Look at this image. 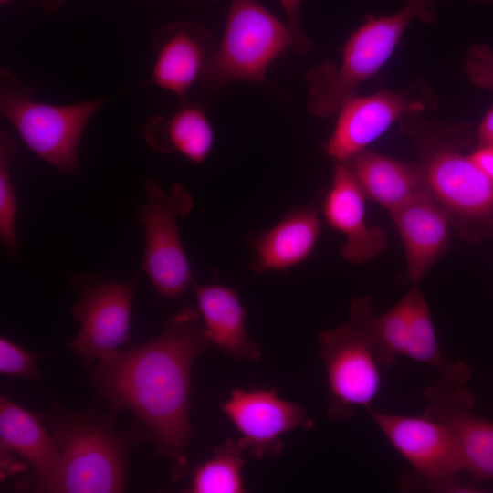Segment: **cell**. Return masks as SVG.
Listing matches in <instances>:
<instances>
[{
    "label": "cell",
    "instance_id": "cell-1",
    "mask_svg": "<svg viewBox=\"0 0 493 493\" xmlns=\"http://www.w3.org/2000/svg\"><path fill=\"white\" fill-rule=\"evenodd\" d=\"M210 344L197 307L188 305L171 315L156 337L97 362L90 373L110 412L130 410L144 425L156 452L172 462L174 480L184 474V449L194 437L189 420L193 362Z\"/></svg>",
    "mask_w": 493,
    "mask_h": 493
},
{
    "label": "cell",
    "instance_id": "cell-2",
    "mask_svg": "<svg viewBox=\"0 0 493 493\" xmlns=\"http://www.w3.org/2000/svg\"><path fill=\"white\" fill-rule=\"evenodd\" d=\"M114 414L90 406L80 412L55 404L45 421L60 451V492L110 493L126 489L132 447L150 437L147 430L120 429Z\"/></svg>",
    "mask_w": 493,
    "mask_h": 493
},
{
    "label": "cell",
    "instance_id": "cell-3",
    "mask_svg": "<svg viewBox=\"0 0 493 493\" xmlns=\"http://www.w3.org/2000/svg\"><path fill=\"white\" fill-rule=\"evenodd\" d=\"M434 18L432 0H404L393 14L368 16L346 41L339 62L320 63L306 75L309 113L320 118L337 114L357 88L383 68L413 22Z\"/></svg>",
    "mask_w": 493,
    "mask_h": 493
},
{
    "label": "cell",
    "instance_id": "cell-4",
    "mask_svg": "<svg viewBox=\"0 0 493 493\" xmlns=\"http://www.w3.org/2000/svg\"><path fill=\"white\" fill-rule=\"evenodd\" d=\"M107 98L58 105L37 101L8 69L0 70V112L23 142L48 164L75 173L82 133Z\"/></svg>",
    "mask_w": 493,
    "mask_h": 493
},
{
    "label": "cell",
    "instance_id": "cell-5",
    "mask_svg": "<svg viewBox=\"0 0 493 493\" xmlns=\"http://www.w3.org/2000/svg\"><path fill=\"white\" fill-rule=\"evenodd\" d=\"M298 44L286 22L257 0H231L222 38L201 78L210 90L236 81L262 84L267 70Z\"/></svg>",
    "mask_w": 493,
    "mask_h": 493
},
{
    "label": "cell",
    "instance_id": "cell-6",
    "mask_svg": "<svg viewBox=\"0 0 493 493\" xmlns=\"http://www.w3.org/2000/svg\"><path fill=\"white\" fill-rule=\"evenodd\" d=\"M368 412L387 440L410 464L400 476L402 490L477 492L461 480V459L447 427L423 414L419 416Z\"/></svg>",
    "mask_w": 493,
    "mask_h": 493
},
{
    "label": "cell",
    "instance_id": "cell-7",
    "mask_svg": "<svg viewBox=\"0 0 493 493\" xmlns=\"http://www.w3.org/2000/svg\"><path fill=\"white\" fill-rule=\"evenodd\" d=\"M144 193L138 212L145 236L142 266L157 294L175 300L194 284L178 225L193 210L194 198L181 184L165 192L153 180L145 183Z\"/></svg>",
    "mask_w": 493,
    "mask_h": 493
},
{
    "label": "cell",
    "instance_id": "cell-8",
    "mask_svg": "<svg viewBox=\"0 0 493 493\" xmlns=\"http://www.w3.org/2000/svg\"><path fill=\"white\" fill-rule=\"evenodd\" d=\"M327 380V415L351 418L357 407L371 408L381 387L380 364L362 330L349 320L319 337Z\"/></svg>",
    "mask_w": 493,
    "mask_h": 493
},
{
    "label": "cell",
    "instance_id": "cell-9",
    "mask_svg": "<svg viewBox=\"0 0 493 493\" xmlns=\"http://www.w3.org/2000/svg\"><path fill=\"white\" fill-rule=\"evenodd\" d=\"M221 410L240 435L244 452L258 459L280 455L284 434L315 425L304 406L280 398L276 388L233 389Z\"/></svg>",
    "mask_w": 493,
    "mask_h": 493
},
{
    "label": "cell",
    "instance_id": "cell-10",
    "mask_svg": "<svg viewBox=\"0 0 493 493\" xmlns=\"http://www.w3.org/2000/svg\"><path fill=\"white\" fill-rule=\"evenodd\" d=\"M137 278L129 282L103 281L82 290L71 315L79 330L70 348L80 359L100 361L130 341V324Z\"/></svg>",
    "mask_w": 493,
    "mask_h": 493
},
{
    "label": "cell",
    "instance_id": "cell-11",
    "mask_svg": "<svg viewBox=\"0 0 493 493\" xmlns=\"http://www.w3.org/2000/svg\"><path fill=\"white\" fill-rule=\"evenodd\" d=\"M426 107L425 99L411 90L354 95L338 110L334 129L325 143V152L335 163H348L364 152L394 122Z\"/></svg>",
    "mask_w": 493,
    "mask_h": 493
},
{
    "label": "cell",
    "instance_id": "cell-12",
    "mask_svg": "<svg viewBox=\"0 0 493 493\" xmlns=\"http://www.w3.org/2000/svg\"><path fill=\"white\" fill-rule=\"evenodd\" d=\"M424 397V414L447 427L464 471L475 482L493 480V423L472 413L471 393L438 379L425 389Z\"/></svg>",
    "mask_w": 493,
    "mask_h": 493
},
{
    "label": "cell",
    "instance_id": "cell-13",
    "mask_svg": "<svg viewBox=\"0 0 493 493\" xmlns=\"http://www.w3.org/2000/svg\"><path fill=\"white\" fill-rule=\"evenodd\" d=\"M152 47L155 58L150 82L185 101L214 52L211 33L194 22H172L153 32Z\"/></svg>",
    "mask_w": 493,
    "mask_h": 493
},
{
    "label": "cell",
    "instance_id": "cell-14",
    "mask_svg": "<svg viewBox=\"0 0 493 493\" xmlns=\"http://www.w3.org/2000/svg\"><path fill=\"white\" fill-rule=\"evenodd\" d=\"M367 198L347 163H335L331 184L322 203L327 224L345 236L340 255L347 262L362 264L386 246L385 231L366 223Z\"/></svg>",
    "mask_w": 493,
    "mask_h": 493
},
{
    "label": "cell",
    "instance_id": "cell-15",
    "mask_svg": "<svg viewBox=\"0 0 493 493\" xmlns=\"http://www.w3.org/2000/svg\"><path fill=\"white\" fill-rule=\"evenodd\" d=\"M421 167L429 193L449 214L482 217L493 211V184L468 155L440 147Z\"/></svg>",
    "mask_w": 493,
    "mask_h": 493
},
{
    "label": "cell",
    "instance_id": "cell-16",
    "mask_svg": "<svg viewBox=\"0 0 493 493\" xmlns=\"http://www.w3.org/2000/svg\"><path fill=\"white\" fill-rule=\"evenodd\" d=\"M1 453H16L33 469L34 489L60 492L62 459L40 418L5 396L0 398Z\"/></svg>",
    "mask_w": 493,
    "mask_h": 493
},
{
    "label": "cell",
    "instance_id": "cell-17",
    "mask_svg": "<svg viewBox=\"0 0 493 493\" xmlns=\"http://www.w3.org/2000/svg\"><path fill=\"white\" fill-rule=\"evenodd\" d=\"M391 215L404 244L409 278L417 282L449 246V213L425 190Z\"/></svg>",
    "mask_w": 493,
    "mask_h": 493
},
{
    "label": "cell",
    "instance_id": "cell-18",
    "mask_svg": "<svg viewBox=\"0 0 493 493\" xmlns=\"http://www.w3.org/2000/svg\"><path fill=\"white\" fill-rule=\"evenodd\" d=\"M320 230L316 207L306 205L293 209L254 238L251 270L256 274L283 272L303 263L316 247Z\"/></svg>",
    "mask_w": 493,
    "mask_h": 493
},
{
    "label": "cell",
    "instance_id": "cell-19",
    "mask_svg": "<svg viewBox=\"0 0 493 493\" xmlns=\"http://www.w3.org/2000/svg\"><path fill=\"white\" fill-rule=\"evenodd\" d=\"M197 309L211 344L226 356L258 361L262 350L246 334V311L236 291L219 284H194Z\"/></svg>",
    "mask_w": 493,
    "mask_h": 493
},
{
    "label": "cell",
    "instance_id": "cell-20",
    "mask_svg": "<svg viewBox=\"0 0 493 493\" xmlns=\"http://www.w3.org/2000/svg\"><path fill=\"white\" fill-rule=\"evenodd\" d=\"M345 163L365 196L390 213L428 190L421 166L368 151Z\"/></svg>",
    "mask_w": 493,
    "mask_h": 493
},
{
    "label": "cell",
    "instance_id": "cell-21",
    "mask_svg": "<svg viewBox=\"0 0 493 493\" xmlns=\"http://www.w3.org/2000/svg\"><path fill=\"white\" fill-rule=\"evenodd\" d=\"M148 144L163 153H179L194 163H204L215 141L213 126L202 107L185 104L171 116H154L142 128Z\"/></svg>",
    "mask_w": 493,
    "mask_h": 493
},
{
    "label": "cell",
    "instance_id": "cell-22",
    "mask_svg": "<svg viewBox=\"0 0 493 493\" xmlns=\"http://www.w3.org/2000/svg\"><path fill=\"white\" fill-rule=\"evenodd\" d=\"M350 320L362 330L381 367H390L397 357L404 356L410 328L406 295L381 315L374 313L371 299H355L350 309Z\"/></svg>",
    "mask_w": 493,
    "mask_h": 493
},
{
    "label": "cell",
    "instance_id": "cell-23",
    "mask_svg": "<svg viewBox=\"0 0 493 493\" xmlns=\"http://www.w3.org/2000/svg\"><path fill=\"white\" fill-rule=\"evenodd\" d=\"M405 295L410 307V328L404 357L430 366L447 384L465 387L471 376L469 366L443 356L429 307L421 291L414 288Z\"/></svg>",
    "mask_w": 493,
    "mask_h": 493
},
{
    "label": "cell",
    "instance_id": "cell-24",
    "mask_svg": "<svg viewBox=\"0 0 493 493\" xmlns=\"http://www.w3.org/2000/svg\"><path fill=\"white\" fill-rule=\"evenodd\" d=\"M244 453L237 440L231 438L215 447L213 456L193 471L189 492H245L242 476Z\"/></svg>",
    "mask_w": 493,
    "mask_h": 493
},
{
    "label": "cell",
    "instance_id": "cell-25",
    "mask_svg": "<svg viewBox=\"0 0 493 493\" xmlns=\"http://www.w3.org/2000/svg\"><path fill=\"white\" fill-rule=\"evenodd\" d=\"M18 147L6 132H0V238L10 252L17 248V203L12 180V164Z\"/></svg>",
    "mask_w": 493,
    "mask_h": 493
},
{
    "label": "cell",
    "instance_id": "cell-26",
    "mask_svg": "<svg viewBox=\"0 0 493 493\" xmlns=\"http://www.w3.org/2000/svg\"><path fill=\"white\" fill-rule=\"evenodd\" d=\"M0 372L4 375L40 381L36 355L4 337L0 338Z\"/></svg>",
    "mask_w": 493,
    "mask_h": 493
},
{
    "label": "cell",
    "instance_id": "cell-27",
    "mask_svg": "<svg viewBox=\"0 0 493 493\" xmlns=\"http://www.w3.org/2000/svg\"><path fill=\"white\" fill-rule=\"evenodd\" d=\"M464 69L475 87L493 90V50L490 47L482 43L470 47Z\"/></svg>",
    "mask_w": 493,
    "mask_h": 493
},
{
    "label": "cell",
    "instance_id": "cell-28",
    "mask_svg": "<svg viewBox=\"0 0 493 493\" xmlns=\"http://www.w3.org/2000/svg\"><path fill=\"white\" fill-rule=\"evenodd\" d=\"M279 2L286 16V24L298 44L299 53H309L311 49V43L302 30L300 23L302 0H279Z\"/></svg>",
    "mask_w": 493,
    "mask_h": 493
},
{
    "label": "cell",
    "instance_id": "cell-29",
    "mask_svg": "<svg viewBox=\"0 0 493 493\" xmlns=\"http://www.w3.org/2000/svg\"><path fill=\"white\" fill-rule=\"evenodd\" d=\"M468 156L474 164L493 184V145H479Z\"/></svg>",
    "mask_w": 493,
    "mask_h": 493
},
{
    "label": "cell",
    "instance_id": "cell-30",
    "mask_svg": "<svg viewBox=\"0 0 493 493\" xmlns=\"http://www.w3.org/2000/svg\"><path fill=\"white\" fill-rule=\"evenodd\" d=\"M479 145H493V106L483 116L477 129Z\"/></svg>",
    "mask_w": 493,
    "mask_h": 493
},
{
    "label": "cell",
    "instance_id": "cell-31",
    "mask_svg": "<svg viewBox=\"0 0 493 493\" xmlns=\"http://www.w3.org/2000/svg\"><path fill=\"white\" fill-rule=\"evenodd\" d=\"M16 0H0V3L2 5H5L11 2H14ZM37 2L41 8L47 12V13H53L58 11L64 4L65 0H34Z\"/></svg>",
    "mask_w": 493,
    "mask_h": 493
},
{
    "label": "cell",
    "instance_id": "cell-32",
    "mask_svg": "<svg viewBox=\"0 0 493 493\" xmlns=\"http://www.w3.org/2000/svg\"><path fill=\"white\" fill-rule=\"evenodd\" d=\"M205 1H209V2L215 3V2H217L218 0H205Z\"/></svg>",
    "mask_w": 493,
    "mask_h": 493
}]
</instances>
